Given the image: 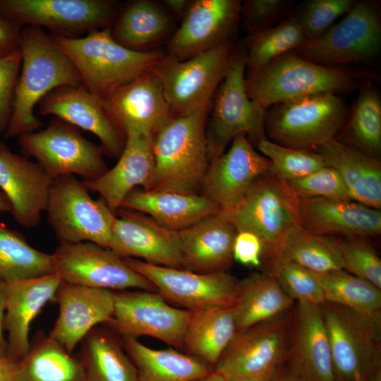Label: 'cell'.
Segmentation results:
<instances>
[{"label": "cell", "instance_id": "1", "mask_svg": "<svg viewBox=\"0 0 381 381\" xmlns=\"http://www.w3.org/2000/svg\"><path fill=\"white\" fill-rule=\"evenodd\" d=\"M20 49L21 68L6 138L39 130L42 123L34 110L48 93L62 86L83 85L73 64L42 28H22Z\"/></svg>", "mask_w": 381, "mask_h": 381}, {"label": "cell", "instance_id": "2", "mask_svg": "<svg viewBox=\"0 0 381 381\" xmlns=\"http://www.w3.org/2000/svg\"><path fill=\"white\" fill-rule=\"evenodd\" d=\"M50 35L78 70L83 85L101 97L153 71L166 55L159 48L138 52L125 47L112 37L111 28L74 38Z\"/></svg>", "mask_w": 381, "mask_h": 381}, {"label": "cell", "instance_id": "3", "mask_svg": "<svg viewBox=\"0 0 381 381\" xmlns=\"http://www.w3.org/2000/svg\"><path fill=\"white\" fill-rule=\"evenodd\" d=\"M210 109L174 116L154 135L155 171L147 189L199 194L210 159L206 123Z\"/></svg>", "mask_w": 381, "mask_h": 381}, {"label": "cell", "instance_id": "4", "mask_svg": "<svg viewBox=\"0 0 381 381\" xmlns=\"http://www.w3.org/2000/svg\"><path fill=\"white\" fill-rule=\"evenodd\" d=\"M361 77L339 66L315 64L291 51L256 71H247L246 87L249 97L267 110L299 97L352 90Z\"/></svg>", "mask_w": 381, "mask_h": 381}, {"label": "cell", "instance_id": "5", "mask_svg": "<svg viewBox=\"0 0 381 381\" xmlns=\"http://www.w3.org/2000/svg\"><path fill=\"white\" fill-rule=\"evenodd\" d=\"M320 307L330 344L334 380H381V316L326 301Z\"/></svg>", "mask_w": 381, "mask_h": 381}, {"label": "cell", "instance_id": "6", "mask_svg": "<svg viewBox=\"0 0 381 381\" xmlns=\"http://www.w3.org/2000/svg\"><path fill=\"white\" fill-rule=\"evenodd\" d=\"M298 198L272 166L236 207L220 214L236 231H250L260 238L262 272H266L277 259L287 234L298 223Z\"/></svg>", "mask_w": 381, "mask_h": 381}, {"label": "cell", "instance_id": "7", "mask_svg": "<svg viewBox=\"0 0 381 381\" xmlns=\"http://www.w3.org/2000/svg\"><path fill=\"white\" fill-rule=\"evenodd\" d=\"M266 110V138L280 145L316 150L334 139L347 109L334 92L306 95L274 104Z\"/></svg>", "mask_w": 381, "mask_h": 381}, {"label": "cell", "instance_id": "8", "mask_svg": "<svg viewBox=\"0 0 381 381\" xmlns=\"http://www.w3.org/2000/svg\"><path fill=\"white\" fill-rule=\"evenodd\" d=\"M246 68L244 47L235 49L214 95L212 112L206 123L210 162L222 155L227 145L240 134H245L253 145L267 138L266 110L247 93Z\"/></svg>", "mask_w": 381, "mask_h": 381}, {"label": "cell", "instance_id": "9", "mask_svg": "<svg viewBox=\"0 0 381 381\" xmlns=\"http://www.w3.org/2000/svg\"><path fill=\"white\" fill-rule=\"evenodd\" d=\"M234 50L228 41L186 60L164 56L155 71L174 116L210 108Z\"/></svg>", "mask_w": 381, "mask_h": 381}, {"label": "cell", "instance_id": "10", "mask_svg": "<svg viewBox=\"0 0 381 381\" xmlns=\"http://www.w3.org/2000/svg\"><path fill=\"white\" fill-rule=\"evenodd\" d=\"M18 143L23 155L34 158L52 179L78 175L83 181L92 180L109 169L102 147L56 117L44 128L18 136Z\"/></svg>", "mask_w": 381, "mask_h": 381}, {"label": "cell", "instance_id": "11", "mask_svg": "<svg viewBox=\"0 0 381 381\" xmlns=\"http://www.w3.org/2000/svg\"><path fill=\"white\" fill-rule=\"evenodd\" d=\"M45 211L60 243L91 242L109 248L116 214L75 176L53 179Z\"/></svg>", "mask_w": 381, "mask_h": 381}, {"label": "cell", "instance_id": "12", "mask_svg": "<svg viewBox=\"0 0 381 381\" xmlns=\"http://www.w3.org/2000/svg\"><path fill=\"white\" fill-rule=\"evenodd\" d=\"M294 51L306 60L325 66L373 62L381 51L377 6L371 1H355L341 20Z\"/></svg>", "mask_w": 381, "mask_h": 381}, {"label": "cell", "instance_id": "13", "mask_svg": "<svg viewBox=\"0 0 381 381\" xmlns=\"http://www.w3.org/2000/svg\"><path fill=\"white\" fill-rule=\"evenodd\" d=\"M121 5L109 0H0V16L20 28L36 26L74 38L111 28Z\"/></svg>", "mask_w": 381, "mask_h": 381}, {"label": "cell", "instance_id": "14", "mask_svg": "<svg viewBox=\"0 0 381 381\" xmlns=\"http://www.w3.org/2000/svg\"><path fill=\"white\" fill-rule=\"evenodd\" d=\"M52 255L54 272L63 282L113 291L135 288L157 292L123 258L96 243H60Z\"/></svg>", "mask_w": 381, "mask_h": 381}, {"label": "cell", "instance_id": "15", "mask_svg": "<svg viewBox=\"0 0 381 381\" xmlns=\"http://www.w3.org/2000/svg\"><path fill=\"white\" fill-rule=\"evenodd\" d=\"M126 264L147 280L168 303L195 310L212 306H234L238 281L226 271L200 273L157 265L134 258Z\"/></svg>", "mask_w": 381, "mask_h": 381}, {"label": "cell", "instance_id": "16", "mask_svg": "<svg viewBox=\"0 0 381 381\" xmlns=\"http://www.w3.org/2000/svg\"><path fill=\"white\" fill-rule=\"evenodd\" d=\"M292 308L236 333L213 370L231 379L267 374L284 363Z\"/></svg>", "mask_w": 381, "mask_h": 381}, {"label": "cell", "instance_id": "17", "mask_svg": "<svg viewBox=\"0 0 381 381\" xmlns=\"http://www.w3.org/2000/svg\"><path fill=\"white\" fill-rule=\"evenodd\" d=\"M114 312L107 323L121 337L148 336L177 349L191 310L172 306L158 293L149 291H115Z\"/></svg>", "mask_w": 381, "mask_h": 381}, {"label": "cell", "instance_id": "18", "mask_svg": "<svg viewBox=\"0 0 381 381\" xmlns=\"http://www.w3.org/2000/svg\"><path fill=\"white\" fill-rule=\"evenodd\" d=\"M115 214L109 249L122 258L187 270L179 231L138 212L119 208Z\"/></svg>", "mask_w": 381, "mask_h": 381}, {"label": "cell", "instance_id": "19", "mask_svg": "<svg viewBox=\"0 0 381 381\" xmlns=\"http://www.w3.org/2000/svg\"><path fill=\"white\" fill-rule=\"evenodd\" d=\"M238 0H195L167 44L166 54L186 60L230 41L241 18Z\"/></svg>", "mask_w": 381, "mask_h": 381}, {"label": "cell", "instance_id": "20", "mask_svg": "<svg viewBox=\"0 0 381 381\" xmlns=\"http://www.w3.org/2000/svg\"><path fill=\"white\" fill-rule=\"evenodd\" d=\"M271 167L270 160L254 149L245 134H240L226 152L210 162L202 195L216 204L221 213L229 212Z\"/></svg>", "mask_w": 381, "mask_h": 381}, {"label": "cell", "instance_id": "21", "mask_svg": "<svg viewBox=\"0 0 381 381\" xmlns=\"http://www.w3.org/2000/svg\"><path fill=\"white\" fill-rule=\"evenodd\" d=\"M102 98L125 136L134 133L154 137L174 116L155 69Z\"/></svg>", "mask_w": 381, "mask_h": 381}, {"label": "cell", "instance_id": "22", "mask_svg": "<svg viewBox=\"0 0 381 381\" xmlns=\"http://www.w3.org/2000/svg\"><path fill=\"white\" fill-rule=\"evenodd\" d=\"M38 108L41 115L53 116L95 135L104 154L120 157L126 136L110 116L102 98L85 86L58 87L39 102Z\"/></svg>", "mask_w": 381, "mask_h": 381}, {"label": "cell", "instance_id": "23", "mask_svg": "<svg viewBox=\"0 0 381 381\" xmlns=\"http://www.w3.org/2000/svg\"><path fill=\"white\" fill-rule=\"evenodd\" d=\"M285 363L303 381H335L320 306L295 303Z\"/></svg>", "mask_w": 381, "mask_h": 381}, {"label": "cell", "instance_id": "24", "mask_svg": "<svg viewBox=\"0 0 381 381\" xmlns=\"http://www.w3.org/2000/svg\"><path fill=\"white\" fill-rule=\"evenodd\" d=\"M54 301L59 315L48 336L71 353L90 331L114 315L113 291L62 282Z\"/></svg>", "mask_w": 381, "mask_h": 381}, {"label": "cell", "instance_id": "25", "mask_svg": "<svg viewBox=\"0 0 381 381\" xmlns=\"http://www.w3.org/2000/svg\"><path fill=\"white\" fill-rule=\"evenodd\" d=\"M53 179L37 163L13 153L0 140V189L20 225L37 226L46 210Z\"/></svg>", "mask_w": 381, "mask_h": 381}, {"label": "cell", "instance_id": "26", "mask_svg": "<svg viewBox=\"0 0 381 381\" xmlns=\"http://www.w3.org/2000/svg\"><path fill=\"white\" fill-rule=\"evenodd\" d=\"M62 281L57 273L4 283V331L8 333L7 356L18 361L28 352L31 324L42 308L54 301Z\"/></svg>", "mask_w": 381, "mask_h": 381}, {"label": "cell", "instance_id": "27", "mask_svg": "<svg viewBox=\"0 0 381 381\" xmlns=\"http://www.w3.org/2000/svg\"><path fill=\"white\" fill-rule=\"evenodd\" d=\"M153 136L129 133L117 163L92 180L83 181L90 191L99 194L109 209L116 212L125 198L141 186L147 189L155 171Z\"/></svg>", "mask_w": 381, "mask_h": 381}, {"label": "cell", "instance_id": "28", "mask_svg": "<svg viewBox=\"0 0 381 381\" xmlns=\"http://www.w3.org/2000/svg\"><path fill=\"white\" fill-rule=\"evenodd\" d=\"M298 216L301 226L321 236H367L381 232L380 211L352 200L298 198Z\"/></svg>", "mask_w": 381, "mask_h": 381}, {"label": "cell", "instance_id": "29", "mask_svg": "<svg viewBox=\"0 0 381 381\" xmlns=\"http://www.w3.org/2000/svg\"><path fill=\"white\" fill-rule=\"evenodd\" d=\"M236 233L220 212L179 231L187 270L200 273L226 271L234 260Z\"/></svg>", "mask_w": 381, "mask_h": 381}, {"label": "cell", "instance_id": "30", "mask_svg": "<svg viewBox=\"0 0 381 381\" xmlns=\"http://www.w3.org/2000/svg\"><path fill=\"white\" fill-rule=\"evenodd\" d=\"M120 208L147 214L162 226L177 231L220 212L202 194L144 189L132 190Z\"/></svg>", "mask_w": 381, "mask_h": 381}, {"label": "cell", "instance_id": "31", "mask_svg": "<svg viewBox=\"0 0 381 381\" xmlns=\"http://www.w3.org/2000/svg\"><path fill=\"white\" fill-rule=\"evenodd\" d=\"M176 30L174 20L162 4L151 0H133L122 5L111 27L119 44L138 52L154 50Z\"/></svg>", "mask_w": 381, "mask_h": 381}, {"label": "cell", "instance_id": "32", "mask_svg": "<svg viewBox=\"0 0 381 381\" xmlns=\"http://www.w3.org/2000/svg\"><path fill=\"white\" fill-rule=\"evenodd\" d=\"M316 152L344 181L353 200L379 210L381 207V164L377 159L335 139Z\"/></svg>", "mask_w": 381, "mask_h": 381}, {"label": "cell", "instance_id": "33", "mask_svg": "<svg viewBox=\"0 0 381 381\" xmlns=\"http://www.w3.org/2000/svg\"><path fill=\"white\" fill-rule=\"evenodd\" d=\"M121 337L123 349L136 368L139 381H191L213 371L207 363L191 355L174 349H154L138 339Z\"/></svg>", "mask_w": 381, "mask_h": 381}, {"label": "cell", "instance_id": "34", "mask_svg": "<svg viewBox=\"0 0 381 381\" xmlns=\"http://www.w3.org/2000/svg\"><path fill=\"white\" fill-rule=\"evenodd\" d=\"M236 334L234 306H212L191 310L183 349L212 368Z\"/></svg>", "mask_w": 381, "mask_h": 381}, {"label": "cell", "instance_id": "35", "mask_svg": "<svg viewBox=\"0 0 381 381\" xmlns=\"http://www.w3.org/2000/svg\"><path fill=\"white\" fill-rule=\"evenodd\" d=\"M80 343L78 358L86 381H139L121 339L111 332L95 327Z\"/></svg>", "mask_w": 381, "mask_h": 381}, {"label": "cell", "instance_id": "36", "mask_svg": "<svg viewBox=\"0 0 381 381\" xmlns=\"http://www.w3.org/2000/svg\"><path fill=\"white\" fill-rule=\"evenodd\" d=\"M295 303L273 275L265 272L250 274L238 281L234 306L236 333L291 309Z\"/></svg>", "mask_w": 381, "mask_h": 381}, {"label": "cell", "instance_id": "37", "mask_svg": "<svg viewBox=\"0 0 381 381\" xmlns=\"http://www.w3.org/2000/svg\"><path fill=\"white\" fill-rule=\"evenodd\" d=\"M18 381H86L83 365L48 335L41 334L18 361Z\"/></svg>", "mask_w": 381, "mask_h": 381}, {"label": "cell", "instance_id": "38", "mask_svg": "<svg viewBox=\"0 0 381 381\" xmlns=\"http://www.w3.org/2000/svg\"><path fill=\"white\" fill-rule=\"evenodd\" d=\"M276 260L292 262L315 273L343 270L337 241L312 233L298 223L287 234Z\"/></svg>", "mask_w": 381, "mask_h": 381}, {"label": "cell", "instance_id": "39", "mask_svg": "<svg viewBox=\"0 0 381 381\" xmlns=\"http://www.w3.org/2000/svg\"><path fill=\"white\" fill-rule=\"evenodd\" d=\"M55 272L52 254L31 246L18 231L0 222V280L8 282Z\"/></svg>", "mask_w": 381, "mask_h": 381}, {"label": "cell", "instance_id": "40", "mask_svg": "<svg viewBox=\"0 0 381 381\" xmlns=\"http://www.w3.org/2000/svg\"><path fill=\"white\" fill-rule=\"evenodd\" d=\"M313 274L322 289L325 302L342 305L368 315L381 316V290L373 284L344 270Z\"/></svg>", "mask_w": 381, "mask_h": 381}, {"label": "cell", "instance_id": "41", "mask_svg": "<svg viewBox=\"0 0 381 381\" xmlns=\"http://www.w3.org/2000/svg\"><path fill=\"white\" fill-rule=\"evenodd\" d=\"M307 39L294 16L275 26L250 35L244 47L247 71H256L274 59L303 45Z\"/></svg>", "mask_w": 381, "mask_h": 381}, {"label": "cell", "instance_id": "42", "mask_svg": "<svg viewBox=\"0 0 381 381\" xmlns=\"http://www.w3.org/2000/svg\"><path fill=\"white\" fill-rule=\"evenodd\" d=\"M345 135L355 148L377 159L381 152V99L372 86L361 88Z\"/></svg>", "mask_w": 381, "mask_h": 381}, {"label": "cell", "instance_id": "43", "mask_svg": "<svg viewBox=\"0 0 381 381\" xmlns=\"http://www.w3.org/2000/svg\"><path fill=\"white\" fill-rule=\"evenodd\" d=\"M257 147L270 160L273 169L285 180L305 176L327 166L317 152L280 145L268 138L261 140Z\"/></svg>", "mask_w": 381, "mask_h": 381}, {"label": "cell", "instance_id": "44", "mask_svg": "<svg viewBox=\"0 0 381 381\" xmlns=\"http://www.w3.org/2000/svg\"><path fill=\"white\" fill-rule=\"evenodd\" d=\"M295 301L320 306L325 302L322 289L313 272L296 263L276 260L267 272Z\"/></svg>", "mask_w": 381, "mask_h": 381}, {"label": "cell", "instance_id": "45", "mask_svg": "<svg viewBox=\"0 0 381 381\" xmlns=\"http://www.w3.org/2000/svg\"><path fill=\"white\" fill-rule=\"evenodd\" d=\"M354 3L353 0H310L302 5L294 17L307 41H310L322 36L336 19L349 12Z\"/></svg>", "mask_w": 381, "mask_h": 381}, {"label": "cell", "instance_id": "46", "mask_svg": "<svg viewBox=\"0 0 381 381\" xmlns=\"http://www.w3.org/2000/svg\"><path fill=\"white\" fill-rule=\"evenodd\" d=\"M343 270L381 289V260L373 247L355 237L337 241Z\"/></svg>", "mask_w": 381, "mask_h": 381}, {"label": "cell", "instance_id": "47", "mask_svg": "<svg viewBox=\"0 0 381 381\" xmlns=\"http://www.w3.org/2000/svg\"><path fill=\"white\" fill-rule=\"evenodd\" d=\"M285 181L292 192L299 198L352 200L340 175L328 166L305 176Z\"/></svg>", "mask_w": 381, "mask_h": 381}, {"label": "cell", "instance_id": "48", "mask_svg": "<svg viewBox=\"0 0 381 381\" xmlns=\"http://www.w3.org/2000/svg\"><path fill=\"white\" fill-rule=\"evenodd\" d=\"M21 62L20 49L0 59V134H5L11 119Z\"/></svg>", "mask_w": 381, "mask_h": 381}, {"label": "cell", "instance_id": "49", "mask_svg": "<svg viewBox=\"0 0 381 381\" xmlns=\"http://www.w3.org/2000/svg\"><path fill=\"white\" fill-rule=\"evenodd\" d=\"M289 4L284 0L244 1L241 3V18L246 30L253 35L272 27Z\"/></svg>", "mask_w": 381, "mask_h": 381}, {"label": "cell", "instance_id": "50", "mask_svg": "<svg viewBox=\"0 0 381 381\" xmlns=\"http://www.w3.org/2000/svg\"><path fill=\"white\" fill-rule=\"evenodd\" d=\"M232 253L234 260L243 265L262 267L263 246L260 238L250 231H236Z\"/></svg>", "mask_w": 381, "mask_h": 381}, {"label": "cell", "instance_id": "51", "mask_svg": "<svg viewBox=\"0 0 381 381\" xmlns=\"http://www.w3.org/2000/svg\"><path fill=\"white\" fill-rule=\"evenodd\" d=\"M22 28L0 16V59L20 49Z\"/></svg>", "mask_w": 381, "mask_h": 381}, {"label": "cell", "instance_id": "52", "mask_svg": "<svg viewBox=\"0 0 381 381\" xmlns=\"http://www.w3.org/2000/svg\"><path fill=\"white\" fill-rule=\"evenodd\" d=\"M0 381H18V361L0 356Z\"/></svg>", "mask_w": 381, "mask_h": 381}, {"label": "cell", "instance_id": "53", "mask_svg": "<svg viewBox=\"0 0 381 381\" xmlns=\"http://www.w3.org/2000/svg\"><path fill=\"white\" fill-rule=\"evenodd\" d=\"M5 314V297L4 283L0 280V356H7L8 344L4 336V320Z\"/></svg>", "mask_w": 381, "mask_h": 381}, {"label": "cell", "instance_id": "54", "mask_svg": "<svg viewBox=\"0 0 381 381\" xmlns=\"http://www.w3.org/2000/svg\"><path fill=\"white\" fill-rule=\"evenodd\" d=\"M190 2V1L188 0H164L162 4L170 14L180 19L181 21L185 16Z\"/></svg>", "mask_w": 381, "mask_h": 381}, {"label": "cell", "instance_id": "55", "mask_svg": "<svg viewBox=\"0 0 381 381\" xmlns=\"http://www.w3.org/2000/svg\"><path fill=\"white\" fill-rule=\"evenodd\" d=\"M270 381H303L284 363L274 372Z\"/></svg>", "mask_w": 381, "mask_h": 381}, {"label": "cell", "instance_id": "56", "mask_svg": "<svg viewBox=\"0 0 381 381\" xmlns=\"http://www.w3.org/2000/svg\"><path fill=\"white\" fill-rule=\"evenodd\" d=\"M274 371L272 373L260 375L245 376L228 379V381H270Z\"/></svg>", "mask_w": 381, "mask_h": 381}, {"label": "cell", "instance_id": "57", "mask_svg": "<svg viewBox=\"0 0 381 381\" xmlns=\"http://www.w3.org/2000/svg\"><path fill=\"white\" fill-rule=\"evenodd\" d=\"M191 381H228V379L213 370L207 375Z\"/></svg>", "mask_w": 381, "mask_h": 381}, {"label": "cell", "instance_id": "58", "mask_svg": "<svg viewBox=\"0 0 381 381\" xmlns=\"http://www.w3.org/2000/svg\"><path fill=\"white\" fill-rule=\"evenodd\" d=\"M11 212V205L5 195V194L0 189V212Z\"/></svg>", "mask_w": 381, "mask_h": 381}, {"label": "cell", "instance_id": "59", "mask_svg": "<svg viewBox=\"0 0 381 381\" xmlns=\"http://www.w3.org/2000/svg\"><path fill=\"white\" fill-rule=\"evenodd\" d=\"M377 381H381V380H377Z\"/></svg>", "mask_w": 381, "mask_h": 381}]
</instances>
